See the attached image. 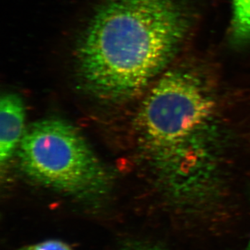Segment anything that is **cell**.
<instances>
[{
	"instance_id": "obj_1",
	"label": "cell",
	"mask_w": 250,
	"mask_h": 250,
	"mask_svg": "<svg viewBox=\"0 0 250 250\" xmlns=\"http://www.w3.org/2000/svg\"><path fill=\"white\" fill-rule=\"evenodd\" d=\"M204 67L184 62L162 74L140 108V147L166 204L179 214L211 211L223 197V140Z\"/></svg>"
},
{
	"instance_id": "obj_2",
	"label": "cell",
	"mask_w": 250,
	"mask_h": 250,
	"mask_svg": "<svg viewBox=\"0 0 250 250\" xmlns=\"http://www.w3.org/2000/svg\"><path fill=\"white\" fill-rule=\"evenodd\" d=\"M194 22L190 0H105L79 41L80 76L104 98H132L178 55Z\"/></svg>"
},
{
	"instance_id": "obj_3",
	"label": "cell",
	"mask_w": 250,
	"mask_h": 250,
	"mask_svg": "<svg viewBox=\"0 0 250 250\" xmlns=\"http://www.w3.org/2000/svg\"><path fill=\"white\" fill-rule=\"evenodd\" d=\"M18 157L34 182L81 198L104 193L110 177L76 128L59 119L33 123L24 131Z\"/></svg>"
},
{
	"instance_id": "obj_4",
	"label": "cell",
	"mask_w": 250,
	"mask_h": 250,
	"mask_svg": "<svg viewBox=\"0 0 250 250\" xmlns=\"http://www.w3.org/2000/svg\"><path fill=\"white\" fill-rule=\"evenodd\" d=\"M0 122V161L4 164L14 155L25 131V107L17 94L6 93L1 96Z\"/></svg>"
},
{
	"instance_id": "obj_5",
	"label": "cell",
	"mask_w": 250,
	"mask_h": 250,
	"mask_svg": "<svg viewBox=\"0 0 250 250\" xmlns=\"http://www.w3.org/2000/svg\"><path fill=\"white\" fill-rule=\"evenodd\" d=\"M229 38L236 47L250 43V0H232Z\"/></svg>"
},
{
	"instance_id": "obj_6",
	"label": "cell",
	"mask_w": 250,
	"mask_h": 250,
	"mask_svg": "<svg viewBox=\"0 0 250 250\" xmlns=\"http://www.w3.org/2000/svg\"><path fill=\"white\" fill-rule=\"evenodd\" d=\"M22 250H73L66 243L57 240H49L31 245Z\"/></svg>"
},
{
	"instance_id": "obj_7",
	"label": "cell",
	"mask_w": 250,
	"mask_h": 250,
	"mask_svg": "<svg viewBox=\"0 0 250 250\" xmlns=\"http://www.w3.org/2000/svg\"><path fill=\"white\" fill-rule=\"evenodd\" d=\"M123 250H167L159 248V247L143 246V245H133L127 247Z\"/></svg>"
},
{
	"instance_id": "obj_8",
	"label": "cell",
	"mask_w": 250,
	"mask_h": 250,
	"mask_svg": "<svg viewBox=\"0 0 250 250\" xmlns=\"http://www.w3.org/2000/svg\"><path fill=\"white\" fill-rule=\"evenodd\" d=\"M250 250V238L249 242H248V245H247L246 250Z\"/></svg>"
}]
</instances>
